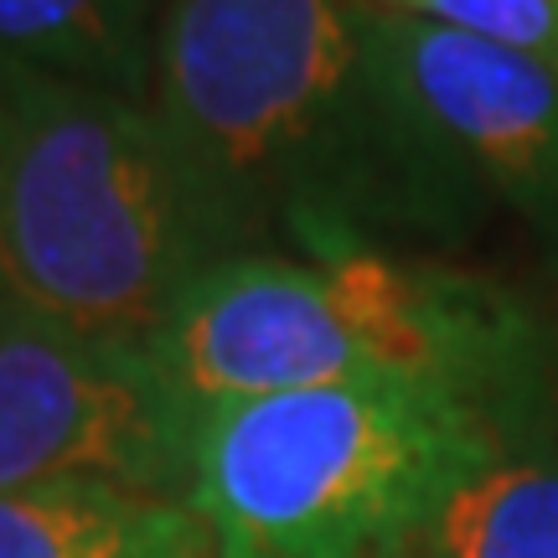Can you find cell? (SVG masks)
<instances>
[{"label": "cell", "mask_w": 558, "mask_h": 558, "mask_svg": "<svg viewBox=\"0 0 558 558\" xmlns=\"http://www.w3.org/2000/svg\"><path fill=\"white\" fill-rule=\"evenodd\" d=\"M543 429L538 403L424 383L213 403L192 507L218 558H435L460 492Z\"/></svg>", "instance_id": "3957f363"}, {"label": "cell", "mask_w": 558, "mask_h": 558, "mask_svg": "<svg viewBox=\"0 0 558 558\" xmlns=\"http://www.w3.org/2000/svg\"><path fill=\"white\" fill-rule=\"evenodd\" d=\"M233 259L156 109L0 68V305L150 341Z\"/></svg>", "instance_id": "277c9868"}, {"label": "cell", "mask_w": 558, "mask_h": 558, "mask_svg": "<svg viewBox=\"0 0 558 558\" xmlns=\"http://www.w3.org/2000/svg\"><path fill=\"white\" fill-rule=\"evenodd\" d=\"M150 109L233 254L456 259L501 218L362 0H177Z\"/></svg>", "instance_id": "6da1fadb"}, {"label": "cell", "mask_w": 558, "mask_h": 558, "mask_svg": "<svg viewBox=\"0 0 558 558\" xmlns=\"http://www.w3.org/2000/svg\"><path fill=\"white\" fill-rule=\"evenodd\" d=\"M373 11L418 21V26H445L460 37L501 41L527 58H543L558 68V5L554 0H362Z\"/></svg>", "instance_id": "30bf717a"}, {"label": "cell", "mask_w": 558, "mask_h": 558, "mask_svg": "<svg viewBox=\"0 0 558 558\" xmlns=\"http://www.w3.org/2000/svg\"><path fill=\"white\" fill-rule=\"evenodd\" d=\"M393 78L476 171L497 213H512L558 275V68L518 47L373 11Z\"/></svg>", "instance_id": "8992f818"}, {"label": "cell", "mask_w": 558, "mask_h": 558, "mask_svg": "<svg viewBox=\"0 0 558 558\" xmlns=\"http://www.w3.org/2000/svg\"><path fill=\"white\" fill-rule=\"evenodd\" d=\"M435 558H558V424L460 492Z\"/></svg>", "instance_id": "9c48e42d"}, {"label": "cell", "mask_w": 558, "mask_h": 558, "mask_svg": "<svg viewBox=\"0 0 558 558\" xmlns=\"http://www.w3.org/2000/svg\"><path fill=\"white\" fill-rule=\"evenodd\" d=\"M197 424L150 341L0 305V492L104 481L192 501Z\"/></svg>", "instance_id": "5b68a950"}, {"label": "cell", "mask_w": 558, "mask_h": 558, "mask_svg": "<svg viewBox=\"0 0 558 558\" xmlns=\"http://www.w3.org/2000/svg\"><path fill=\"white\" fill-rule=\"evenodd\" d=\"M150 352L197 409L295 388L424 383L554 409L548 320L497 279L414 254H233L177 300Z\"/></svg>", "instance_id": "7a4b0ae2"}, {"label": "cell", "mask_w": 558, "mask_h": 558, "mask_svg": "<svg viewBox=\"0 0 558 558\" xmlns=\"http://www.w3.org/2000/svg\"><path fill=\"white\" fill-rule=\"evenodd\" d=\"M0 558H218L192 501L104 481L0 492Z\"/></svg>", "instance_id": "52a82bcc"}, {"label": "cell", "mask_w": 558, "mask_h": 558, "mask_svg": "<svg viewBox=\"0 0 558 558\" xmlns=\"http://www.w3.org/2000/svg\"><path fill=\"white\" fill-rule=\"evenodd\" d=\"M177 0H0V68L150 104Z\"/></svg>", "instance_id": "ba28073f"}, {"label": "cell", "mask_w": 558, "mask_h": 558, "mask_svg": "<svg viewBox=\"0 0 558 558\" xmlns=\"http://www.w3.org/2000/svg\"><path fill=\"white\" fill-rule=\"evenodd\" d=\"M554 5H558V0H554Z\"/></svg>", "instance_id": "8fae6325"}]
</instances>
